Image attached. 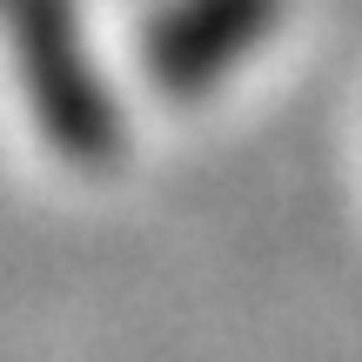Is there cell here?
<instances>
[{"instance_id":"6da1fadb","label":"cell","mask_w":362,"mask_h":362,"mask_svg":"<svg viewBox=\"0 0 362 362\" xmlns=\"http://www.w3.org/2000/svg\"><path fill=\"white\" fill-rule=\"evenodd\" d=\"M7 34L21 54V88L34 101L40 134L74 161H115L121 115L81 47L74 0H7Z\"/></svg>"},{"instance_id":"7a4b0ae2","label":"cell","mask_w":362,"mask_h":362,"mask_svg":"<svg viewBox=\"0 0 362 362\" xmlns=\"http://www.w3.org/2000/svg\"><path fill=\"white\" fill-rule=\"evenodd\" d=\"M275 27V0H168L148 27V81L161 94H208L262 34Z\"/></svg>"}]
</instances>
